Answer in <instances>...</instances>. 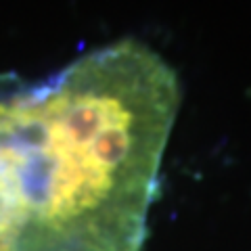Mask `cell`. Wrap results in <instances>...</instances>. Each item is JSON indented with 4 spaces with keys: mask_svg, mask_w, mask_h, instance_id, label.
<instances>
[{
    "mask_svg": "<svg viewBox=\"0 0 251 251\" xmlns=\"http://www.w3.org/2000/svg\"><path fill=\"white\" fill-rule=\"evenodd\" d=\"M180 105L138 40L42 80L0 74V251H140Z\"/></svg>",
    "mask_w": 251,
    "mask_h": 251,
    "instance_id": "6da1fadb",
    "label": "cell"
}]
</instances>
